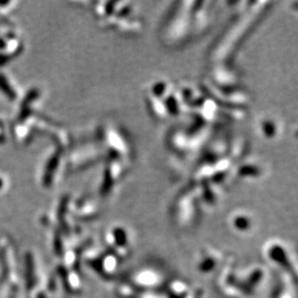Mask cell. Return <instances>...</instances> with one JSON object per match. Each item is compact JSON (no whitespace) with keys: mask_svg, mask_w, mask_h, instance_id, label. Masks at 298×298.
Segmentation results:
<instances>
[{"mask_svg":"<svg viewBox=\"0 0 298 298\" xmlns=\"http://www.w3.org/2000/svg\"><path fill=\"white\" fill-rule=\"evenodd\" d=\"M270 256L272 257V259L274 260V261H277L279 264H281V265H283L284 267H287V268H289V264H288V259H287V256H286V254H285V252L281 249V248H279L278 246L277 247H275V248H273L272 250H271V252H270Z\"/></svg>","mask_w":298,"mask_h":298,"instance_id":"1","label":"cell"},{"mask_svg":"<svg viewBox=\"0 0 298 298\" xmlns=\"http://www.w3.org/2000/svg\"></svg>","mask_w":298,"mask_h":298,"instance_id":"2","label":"cell"}]
</instances>
